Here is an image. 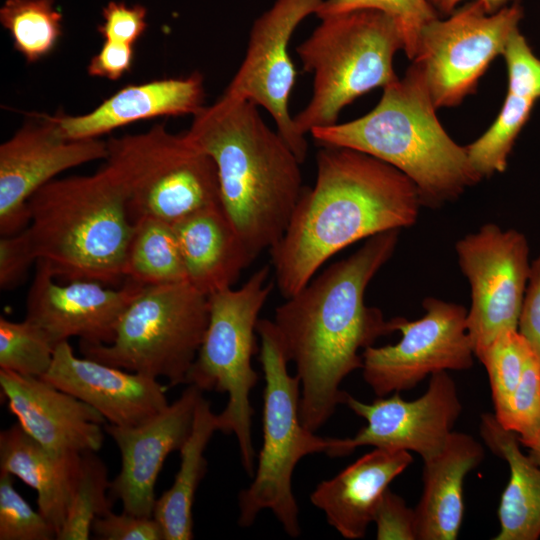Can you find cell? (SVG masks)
<instances>
[{
    "instance_id": "cell-29",
    "label": "cell",
    "mask_w": 540,
    "mask_h": 540,
    "mask_svg": "<svg viewBox=\"0 0 540 540\" xmlns=\"http://www.w3.org/2000/svg\"><path fill=\"white\" fill-rule=\"evenodd\" d=\"M0 22L14 49L29 64L47 57L62 36V14L54 0H6Z\"/></svg>"
},
{
    "instance_id": "cell-31",
    "label": "cell",
    "mask_w": 540,
    "mask_h": 540,
    "mask_svg": "<svg viewBox=\"0 0 540 540\" xmlns=\"http://www.w3.org/2000/svg\"><path fill=\"white\" fill-rule=\"evenodd\" d=\"M97 452L82 454L79 482L57 540H87L94 520L112 511L108 469Z\"/></svg>"
},
{
    "instance_id": "cell-46",
    "label": "cell",
    "mask_w": 540,
    "mask_h": 540,
    "mask_svg": "<svg viewBox=\"0 0 540 540\" xmlns=\"http://www.w3.org/2000/svg\"><path fill=\"white\" fill-rule=\"evenodd\" d=\"M513 1H520V0H513Z\"/></svg>"
},
{
    "instance_id": "cell-27",
    "label": "cell",
    "mask_w": 540,
    "mask_h": 540,
    "mask_svg": "<svg viewBox=\"0 0 540 540\" xmlns=\"http://www.w3.org/2000/svg\"><path fill=\"white\" fill-rule=\"evenodd\" d=\"M216 431H221L219 415L210 402L200 397L191 432L180 451V467L172 486L157 498L153 518L160 524L164 540L193 538L192 507L197 488L205 475L206 447Z\"/></svg>"
},
{
    "instance_id": "cell-43",
    "label": "cell",
    "mask_w": 540,
    "mask_h": 540,
    "mask_svg": "<svg viewBox=\"0 0 540 540\" xmlns=\"http://www.w3.org/2000/svg\"><path fill=\"white\" fill-rule=\"evenodd\" d=\"M134 61V45L105 41L94 54L87 72L91 77L116 81L129 72Z\"/></svg>"
},
{
    "instance_id": "cell-42",
    "label": "cell",
    "mask_w": 540,
    "mask_h": 540,
    "mask_svg": "<svg viewBox=\"0 0 540 540\" xmlns=\"http://www.w3.org/2000/svg\"><path fill=\"white\" fill-rule=\"evenodd\" d=\"M517 330L540 360V254L530 265Z\"/></svg>"
},
{
    "instance_id": "cell-21",
    "label": "cell",
    "mask_w": 540,
    "mask_h": 540,
    "mask_svg": "<svg viewBox=\"0 0 540 540\" xmlns=\"http://www.w3.org/2000/svg\"><path fill=\"white\" fill-rule=\"evenodd\" d=\"M205 94L204 76L194 71L127 85L85 114L53 115L65 137L92 139L141 120L193 116L204 106Z\"/></svg>"
},
{
    "instance_id": "cell-41",
    "label": "cell",
    "mask_w": 540,
    "mask_h": 540,
    "mask_svg": "<svg viewBox=\"0 0 540 540\" xmlns=\"http://www.w3.org/2000/svg\"><path fill=\"white\" fill-rule=\"evenodd\" d=\"M36 263L25 231L0 239V287L12 289L22 283Z\"/></svg>"
},
{
    "instance_id": "cell-13",
    "label": "cell",
    "mask_w": 540,
    "mask_h": 540,
    "mask_svg": "<svg viewBox=\"0 0 540 540\" xmlns=\"http://www.w3.org/2000/svg\"><path fill=\"white\" fill-rule=\"evenodd\" d=\"M455 250L470 286L466 323L476 357L500 334L518 329L531 265L529 244L515 229L486 223L459 239Z\"/></svg>"
},
{
    "instance_id": "cell-36",
    "label": "cell",
    "mask_w": 540,
    "mask_h": 540,
    "mask_svg": "<svg viewBox=\"0 0 540 540\" xmlns=\"http://www.w3.org/2000/svg\"><path fill=\"white\" fill-rule=\"evenodd\" d=\"M499 423L514 432L519 442L527 448L540 434V360L533 350L527 358L507 413Z\"/></svg>"
},
{
    "instance_id": "cell-26",
    "label": "cell",
    "mask_w": 540,
    "mask_h": 540,
    "mask_svg": "<svg viewBox=\"0 0 540 540\" xmlns=\"http://www.w3.org/2000/svg\"><path fill=\"white\" fill-rule=\"evenodd\" d=\"M479 430L487 447L504 459L510 477L500 499L499 533L495 540H537L540 537V466L520 447L518 436L505 429L494 413L480 417Z\"/></svg>"
},
{
    "instance_id": "cell-1",
    "label": "cell",
    "mask_w": 540,
    "mask_h": 540,
    "mask_svg": "<svg viewBox=\"0 0 540 540\" xmlns=\"http://www.w3.org/2000/svg\"><path fill=\"white\" fill-rule=\"evenodd\" d=\"M400 230L367 238L350 256L330 264L275 309L273 323L300 380L299 415L315 432L344 403L343 380L362 369L360 350L393 333L365 291L394 254Z\"/></svg>"
},
{
    "instance_id": "cell-28",
    "label": "cell",
    "mask_w": 540,
    "mask_h": 540,
    "mask_svg": "<svg viewBox=\"0 0 540 540\" xmlns=\"http://www.w3.org/2000/svg\"><path fill=\"white\" fill-rule=\"evenodd\" d=\"M124 278L150 286L187 281L174 225L152 217L134 223Z\"/></svg>"
},
{
    "instance_id": "cell-38",
    "label": "cell",
    "mask_w": 540,
    "mask_h": 540,
    "mask_svg": "<svg viewBox=\"0 0 540 540\" xmlns=\"http://www.w3.org/2000/svg\"><path fill=\"white\" fill-rule=\"evenodd\" d=\"M373 522L378 540H417L414 509L389 488L378 503Z\"/></svg>"
},
{
    "instance_id": "cell-34",
    "label": "cell",
    "mask_w": 540,
    "mask_h": 540,
    "mask_svg": "<svg viewBox=\"0 0 540 540\" xmlns=\"http://www.w3.org/2000/svg\"><path fill=\"white\" fill-rule=\"evenodd\" d=\"M356 9H375L389 15L401 32L403 50L410 60L415 56L422 28L438 17L428 0H323L316 16Z\"/></svg>"
},
{
    "instance_id": "cell-23",
    "label": "cell",
    "mask_w": 540,
    "mask_h": 540,
    "mask_svg": "<svg viewBox=\"0 0 540 540\" xmlns=\"http://www.w3.org/2000/svg\"><path fill=\"white\" fill-rule=\"evenodd\" d=\"M483 445L453 431L442 450L423 460L422 494L414 509L417 540H455L464 518V481L484 459Z\"/></svg>"
},
{
    "instance_id": "cell-24",
    "label": "cell",
    "mask_w": 540,
    "mask_h": 540,
    "mask_svg": "<svg viewBox=\"0 0 540 540\" xmlns=\"http://www.w3.org/2000/svg\"><path fill=\"white\" fill-rule=\"evenodd\" d=\"M187 281L209 296L230 288L254 260L222 206L174 223Z\"/></svg>"
},
{
    "instance_id": "cell-15",
    "label": "cell",
    "mask_w": 540,
    "mask_h": 540,
    "mask_svg": "<svg viewBox=\"0 0 540 540\" xmlns=\"http://www.w3.org/2000/svg\"><path fill=\"white\" fill-rule=\"evenodd\" d=\"M107 142L70 139L54 115L34 114L0 146V232L14 235L29 223L28 201L63 171L106 159Z\"/></svg>"
},
{
    "instance_id": "cell-4",
    "label": "cell",
    "mask_w": 540,
    "mask_h": 540,
    "mask_svg": "<svg viewBox=\"0 0 540 540\" xmlns=\"http://www.w3.org/2000/svg\"><path fill=\"white\" fill-rule=\"evenodd\" d=\"M436 109L423 70L413 63L403 78L383 88L369 113L310 134L320 146L350 148L390 164L414 183L422 206L438 208L482 177L466 147L444 130Z\"/></svg>"
},
{
    "instance_id": "cell-44",
    "label": "cell",
    "mask_w": 540,
    "mask_h": 540,
    "mask_svg": "<svg viewBox=\"0 0 540 540\" xmlns=\"http://www.w3.org/2000/svg\"><path fill=\"white\" fill-rule=\"evenodd\" d=\"M464 0H428L430 5L434 8L437 14L450 15L458 6L460 2ZM479 1L483 4L488 13H494L503 7L507 6L513 0H472Z\"/></svg>"
},
{
    "instance_id": "cell-37",
    "label": "cell",
    "mask_w": 540,
    "mask_h": 540,
    "mask_svg": "<svg viewBox=\"0 0 540 540\" xmlns=\"http://www.w3.org/2000/svg\"><path fill=\"white\" fill-rule=\"evenodd\" d=\"M502 55L507 66V92L534 101L540 99V59L519 29L511 35Z\"/></svg>"
},
{
    "instance_id": "cell-12",
    "label": "cell",
    "mask_w": 540,
    "mask_h": 540,
    "mask_svg": "<svg viewBox=\"0 0 540 540\" xmlns=\"http://www.w3.org/2000/svg\"><path fill=\"white\" fill-rule=\"evenodd\" d=\"M417 320L390 319L401 333L396 344L369 346L362 352V375L378 397L416 387L427 376L472 368L474 350L467 331V309L461 304L427 297Z\"/></svg>"
},
{
    "instance_id": "cell-8",
    "label": "cell",
    "mask_w": 540,
    "mask_h": 540,
    "mask_svg": "<svg viewBox=\"0 0 540 540\" xmlns=\"http://www.w3.org/2000/svg\"><path fill=\"white\" fill-rule=\"evenodd\" d=\"M269 272L265 265L241 287L226 288L208 296V326L186 377L187 385L228 395L226 407L218 414L221 432L236 436L241 462L249 476L254 474L256 457L250 392L259 379L251 360L257 350L258 316L273 290L274 281H269Z\"/></svg>"
},
{
    "instance_id": "cell-2",
    "label": "cell",
    "mask_w": 540,
    "mask_h": 540,
    "mask_svg": "<svg viewBox=\"0 0 540 540\" xmlns=\"http://www.w3.org/2000/svg\"><path fill=\"white\" fill-rule=\"evenodd\" d=\"M320 147L314 185L304 187L270 249L274 281L285 299L349 245L413 226L423 207L414 183L390 164L350 148Z\"/></svg>"
},
{
    "instance_id": "cell-30",
    "label": "cell",
    "mask_w": 540,
    "mask_h": 540,
    "mask_svg": "<svg viewBox=\"0 0 540 540\" xmlns=\"http://www.w3.org/2000/svg\"><path fill=\"white\" fill-rule=\"evenodd\" d=\"M535 102L507 92L493 124L476 141L466 146L469 160L482 178L506 170L509 154L529 120Z\"/></svg>"
},
{
    "instance_id": "cell-19",
    "label": "cell",
    "mask_w": 540,
    "mask_h": 540,
    "mask_svg": "<svg viewBox=\"0 0 540 540\" xmlns=\"http://www.w3.org/2000/svg\"><path fill=\"white\" fill-rule=\"evenodd\" d=\"M42 379L90 405L116 426L140 425L169 405L167 387L158 378L78 357L68 341L56 345Z\"/></svg>"
},
{
    "instance_id": "cell-16",
    "label": "cell",
    "mask_w": 540,
    "mask_h": 540,
    "mask_svg": "<svg viewBox=\"0 0 540 540\" xmlns=\"http://www.w3.org/2000/svg\"><path fill=\"white\" fill-rule=\"evenodd\" d=\"M343 404L366 425L354 437L340 438V457L373 446L416 452L426 460L442 450L463 409L447 371L430 376L427 390L414 400L395 392L364 403L347 393Z\"/></svg>"
},
{
    "instance_id": "cell-9",
    "label": "cell",
    "mask_w": 540,
    "mask_h": 540,
    "mask_svg": "<svg viewBox=\"0 0 540 540\" xmlns=\"http://www.w3.org/2000/svg\"><path fill=\"white\" fill-rule=\"evenodd\" d=\"M209 321L208 296L188 281L144 286L122 314L109 344L80 342L85 357L186 384Z\"/></svg>"
},
{
    "instance_id": "cell-40",
    "label": "cell",
    "mask_w": 540,
    "mask_h": 540,
    "mask_svg": "<svg viewBox=\"0 0 540 540\" xmlns=\"http://www.w3.org/2000/svg\"><path fill=\"white\" fill-rule=\"evenodd\" d=\"M146 14L142 5L110 1L102 10L103 23L98 32L105 41L135 45L147 29Z\"/></svg>"
},
{
    "instance_id": "cell-35",
    "label": "cell",
    "mask_w": 540,
    "mask_h": 540,
    "mask_svg": "<svg viewBox=\"0 0 540 540\" xmlns=\"http://www.w3.org/2000/svg\"><path fill=\"white\" fill-rule=\"evenodd\" d=\"M14 476L0 471V540H54L56 528L17 492Z\"/></svg>"
},
{
    "instance_id": "cell-20",
    "label": "cell",
    "mask_w": 540,
    "mask_h": 540,
    "mask_svg": "<svg viewBox=\"0 0 540 540\" xmlns=\"http://www.w3.org/2000/svg\"><path fill=\"white\" fill-rule=\"evenodd\" d=\"M0 387L19 425L46 449L58 454L101 449L107 421L90 405L42 378L5 369Z\"/></svg>"
},
{
    "instance_id": "cell-22",
    "label": "cell",
    "mask_w": 540,
    "mask_h": 540,
    "mask_svg": "<svg viewBox=\"0 0 540 540\" xmlns=\"http://www.w3.org/2000/svg\"><path fill=\"white\" fill-rule=\"evenodd\" d=\"M412 462L409 451L375 447L319 483L310 500L344 538H363L383 493Z\"/></svg>"
},
{
    "instance_id": "cell-5",
    "label": "cell",
    "mask_w": 540,
    "mask_h": 540,
    "mask_svg": "<svg viewBox=\"0 0 540 540\" xmlns=\"http://www.w3.org/2000/svg\"><path fill=\"white\" fill-rule=\"evenodd\" d=\"M24 229L36 261L62 282L116 285L124 278L134 223L127 194L105 163L91 175L54 179L28 201Z\"/></svg>"
},
{
    "instance_id": "cell-14",
    "label": "cell",
    "mask_w": 540,
    "mask_h": 540,
    "mask_svg": "<svg viewBox=\"0 0 540 540\" xmlns=\"http://www.w3.org/2000/svg\"><path fill=\"white\" fill-rule=\"evenodd\" d=\"M323 0H275L255 19L245 57L224 94L264 108L276 130L301 163L308 143L289 112L296 70L289 55L290 40L301 22L316 15Z\"/></svg>"
},
{
    "instance_id": "cell-6",
    "label": "cell",
    "mask_w": 540,
    "mask_h": 540,
    "mask_svg": "<svg viewBox=\"0 0 540 540\" xmlns=\"http://www.w3.org/2000/svg\"><path fill=\"white\" fill-rule=\"evenodd\" d=\"M403 39L395 21L375 9H356L320 18L296 53L303 70L313 74L312 96L293 117L306 136L337 123L345 106L369 91L396 81L395 53Z\"/></svg>"
},
{
    "instance_id": "cell-45",
    "label": "cell",
    "mask_w": 540,
    "mask_h": 540,
    "mask_svg": "<svg viewBox=\"0 0 540 540\" xmlns=\"http://www.w3.org/2000/svg\"><path fill=\"white\" fill-rule=\"evenodd\" d=\"M529 448V457L540 466V434Z\"/></svg>"
},
{
    "instance_id": "cell-17",
    "label": "cell",
    "mask_w": 540,
    "mask_h": 540,
    "mask_svg": "<svg viewBox=\"0 0 540 540\" xmlns=\"http://www.w3.org/2000/svg\"><path fill=\"white\" fill-rule=\"evenodd\" d=\"M143 288L130 280L119 288L92 280L59 284L47 265L36 261L25 318L42 328L55 345L72 337L109 344L122 314Z\"/></svg>"
},
{
    "instance_id": "cell-32",
    "label": "cell",
    "mask_w": 540,
    "mask_h": 540,
    "mask_svg": "<svg viewBox=\"0 0 540 540\" xmlns=\"http://www.w3.org/2000/svg\"><path fill=\"white\" fill-rule=\"evenodd\" d=\"M531 350L518 330H509L476 355L488 374L494 415L499 422L507 413Z\"/></svg>"
},
{
    "instance_id": "cell-10",
    "label": "cell",
    "mask_w": 540,
    "mask_h": 540,
    "mask_svg": "<svg viewBox=\"0 0 540 540\" xmlns=\"http://www.w3.org/2000/svg\"><path fill=\"white\" fill-rule=\"evenodd\" d=\"M108 163L128 198L130 217L171 224L199 210L222 206L217 169L186 133L163 124L107 141Z\"/></svg>"
},
{
    "instance_id": "cell-3",
    "label": "cell",
    "mask_w": 540,
    "mask_h": 540,
    "mask_svg": "<svg viewBox=\"0 0 540 540\" xmlns=\"http://www.w3.org/2000/svg\"><path fill=\"white\" fill-rule=\"evenodd\" d=\"M214 161L222 207L255 259L283 236L302 194L300 165L254 103L222 94L185 132Z\"/></svg>"
},
{
    "instance_id": "cell-7",
    "label": "cell",
    "mask_w": 540,
    "mask_h": 540,
    "mask_svg": "<svg viewBox=\"0 0 540 540\" xmlns=\"http://www.w3.org/2000/svg\"><path fill=\"white\" fill-rule=\"evenodd\" d=\"M259 361L265 379L263 444L253 481L239 493L238 524L248 527L264 509H270L290 537L300 535L299 509L292 490L297 463L306 455L326 453L340 457V438L317 436L301 422L300 380L291 376L289 362L273 321L260 319Z\"/></svg>"
},
{
    "instance_id": "cell-33",
    "label": "cell",
    "mask_w": 540,
    "mask_h": 540,
    "mask_svg": "<svg viewBox=\"0 0 540 540\" xmlns=\"http://www.w3.org/2000/svg\"><path fill=\"white\" fill-rule=\"evenodd\" d=\"M56 345L28 319L0 318V369L42 378L49 370Z\"/></svg>"
},
{
    "instance_id": "cell-25",
    "label": "cell",
    "mask_w": 540,
    "mask_h": 540,
    "mask_svg": "<svg viewBox=\"0 0 540 540\" xmlns=\"http://www.w3.org/2000/svg\"><path fill=\"white\" fill-rule=\"evenodd\" d=\"M82 454L52 452L28 435L18 422L0 432V471L35 490L38 510L57 534L79 482Z\"/></svg>"
},
{
    "instance_id": "cell-11",
    "label": "cell",
    "mask_w": 540,
    "mask_h": 540,
    "mask_svg": "<svg viewBox=\"0 0 540 540\" xmlns=\"http://www.w3.org/2000/svg\"><path fill=\"white\" fill-rule=\"evenodd\" d=\"M523 18L520 1L488 13L479 1L457 7L421 30L413 63L423 70L436 108L453 107L476 90Z\"/></svg>"
},
{
    "instance_id": "cell-18",
    "label": "cell",
    "mask_w": 540,
    "mask_h": 540,
    "mask_svg": "<svg viewBox=\"0 0 540 540\" xmlns=\"http://www.w3.org/2000/svg\"><path fill=\"white\" fill-rule=\"evenodd\" d=\"M202 392L188 385L178 399L140 425H104L121 455V468L111 481L110 496L121 502L123 511L153 517L158 475L168 455L180 450L188 438Z\"/></svg>"
},
{
    "instance_id": "cell-39",
    "label": "cell",
    "mask_w": 540,
    "mask_h": 540,
    "mask_svg": "<svg viewBox=\"0 0 540 540\" xmlns=\"http://www.w3.org/2000/svg\"><path fill=\"white\" fill-rule=\"evenodd\" d=\"M101 540H164L160 524L153 517L113 511L97 517L91 529Z\"/></svg>"
}]
</instances>
